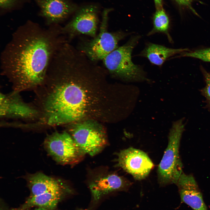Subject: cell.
<instances>
[{
	"instance_id": "cell-5",
	"label": "cell",
	"mask_w": 210,
	"mask_h": 210,
	"mask_svg": "<svg viewBox=\"0 0 210 210\" xmlns=\"http://www.w3.org/2000/svg\"><path fill=\"white\" fill-rule=\"evenodd\" d=\"M111 10L105 9L102 14L99 32L90 39L81 40L77 48L91 61H102L118 48L119 42L129 34L121 31L109 32L107 30L109 13Z\"/></svg>"
},
{
	"instance_id": "cell-13",
	"label": "cell",
	"mask_w": 210,
	"mask_h": 210,
	"mask_svg": "<svg viewBox=\"0 0 210 210\" xmlns=\"http://www.w3.org/2000/svg\"><path fill=\"white\" fill-rule=\"evenodd\" d=\"M176 184L178 188L183 202L194 210H207L202 194L192 175L187 174L183 172Z\"/></svg>"
},
{
	"instance_id": "cell-20",
	"label": "cell",
	"mask_w": 210,
	"mask_h": 210,
	"mask_svg": "<svg viewBox=\"0 0 210 210\" xmlns=\"http://www.w3.org/2000/svg\"><path fill=\"white\" fill-rule=\"evenodd\" d=\"M20 0H0V6L2 9H8L12 7Z\"/></svg>"
},
{
	"instance_id": "cell-3",
	"label": "cell",
	"mask_w": 210,
	"mask_h": 210,
	"mask_svg": "<svg viewBox=\"0 0 210 210\" xmlns=\"http://www.w3.org/2000/svg\"><path fill=\"white\" fill-rule=\"evenodd\" d=\"M141 37L139 35L132 36L125 44L118 47L102 60L106 69L111 75L128 82L148 80L143 68L133 63L132 59L133 50Z\"/></svg>"
},
{
	"instance_id": "cell-7",
	"label": "cell",
	"mask_w": 210,
	"mask_h": 210,
	"mask_svg": "<svg viewBox=\"0 0 210 210\" xmlns=\"http://www.w3.org/2000/svg\"><path fill=\"white\" fill-rule=\"evenodd\" d=\"M44 145L49 155L62 165L76 164L85 154L69 133L66 131L55 132L48 135Z\"/></svg>"
},
{
	"instance_id": "cell-9",
	"label": "cell",
	"mask_w": 210,
	"mask_h": 210,
	"mask_svg": "<svg viewBox=\"0 0 210 210\" xmlns=\"http://www.w3.org/2000/svg\"><path fill=\"white\" fill-rule=\"evenodd\" d=\"M99 9L95 5L85 6L77 9L72 20L62 27V32L68 41L81 34L92 38L97 36Z\"/></svg>"
},
{
	"instance_id": "cell-14",
	"label": "cell",
	"mask_w": 210,
	"mask_h": 210,
	"mask_svg": "<svg viewBox=\"0 0 210 210\" xmlns=\"http://www.w3.org/2000/svg\"><path fill=\"white\" fill-rule=\"evenodd\" d=\"M26 180L30 190V196L48 192H71L68 185L63 180L50 177L42 173L28 175Z\"/></svg>"
},
{
	"instance_id": "cell-22",
	"label": "cell",
	"mask_w": 210,
	"mask_h": 210,
	"mask_svg": "<svg viewBox=\"0 0 210 210\" xmlns=\"http://www.w3.org/2000/svg\"><path fill=\"white\" fill-rule=\"evenodd\" d=\"M155 4L157 6L159 7H161L162 0H154Z\"/></svg>"
},
{
	"instance_id": "cell-21",
	"label": "cell",
	"mask_w": 210,
	"mask_h": 210,
	"mask_svg": "<svg viewBox=\"0 0 210 210\" xmlns=\"http://www.w3.org/2000/svg\"><path fill=\"white\" fill-rule=\"evenodd\" d=\"M192 0H176L180 4L188 7L194 13L197 14L195 11L191 6V3Z\"/></svg>"
},
{
	"instance_id": "cell-19",
	"label": "cell",
	"mask_w": 210,
	"mask_h": 210,
	"mask_svg": "<svg viewBox=\"0 0 210 210\" xmlns=\"http://www.w3.org/2000/svg\"><path fill=\"white\" fill-rule=\"evenodd\" d=\"M206 85L203 90L204 95L210 104V74L203 70Z\"/></svg>"
},
{
	"instance_id": "cell-18",
	"label": "cell",
	"mask_w": 210,
	"mask_h": 210,
	"mask_svg": "<svg viewBox=\"0 0 210 210\" xmlns=\"http://www.w3.org/2000/svg\"><path fill=\"white\" fill-rule=\"evenodd\" d=\"M181 56L195 58L205 62H210V48L186 52L182 53Z\"/></svg>"
},
{
	"instance_id": "cell-1",
	"label": "cell",
	"mask_w": 210,
	"mask_h": 210,
	"mask_svg": "<svg viewBox=\"0 0 210 210\" xmlns=\"http://www.w3.org/2000/svg\"><path fill=\"white\" fill-rule=\"evenodd\" d=\"M100 78L97 66L83 54L67 51L55 55L44 82L34 90L38 125L52 127L82 120L94 103L85 86Z\"/></svg>"
},
{
	"instance_id": "cell-12",
	"label": "cell",
	"mask_w": 210,
	"mask_h": 210,
	"mask_svg": "<svg viewBox=\"0 0 210 210\" xmlns=\"http://www.w3.org/2000/svg\"><path fill=\"white\" fill-rule=\"evenodd\" d=\"M130 182L125 178L114 173L99 174L90 181L89 187L94 201L111 192L128 187Z\"/></svg>"
},
{
	"instance_id": "cell-17",
	"label": "cell",
	"mask_w": 210,
	"mask_h": 210,
	"mask_svg": "<svg viewBox=\"0 0 210 210\" xmlns=\"http://www.w3.org/2000/svg\"><path fill=\"white\" fill-rule=\"evenodd\" d=\"M153 27L147 35L150 36L156 33H160L167 35L169 40L171 38L169 33V20L164 10L162 8L158 9L153 18Z\"/></svg>"
},
{
	"instance_id": "cell-4",
	"label": "cell",
	"mask_w": 210,
	"mask_h": 210,
	"mask_svg": "<svg viewBox=\"0 0 210 210\" xmlns=\"http://www.w3.org/2000/svg\"><path fill=\"white\" fill-rule=\"evenodd\" d=\"M184 128L183 120L181 119L174 122L170 129L168 145L157 170L158 180L161 185L176 184L183 173L179 148Z\"/></svg>"
},
{
	"instance_id": "cell-16",
	"label": "cell",
	"mask_w": 210,
	"mask_h": 210,
	"mask_svg": "<svg viewBox=\"0 0 210 210\" xmlns=\"http://www.w3.org/2000/svg\"><path fill=\"white\" fill-rule=\"evenodd\" d=\"M67 193L65 192H57L30 196L22 206L15 210H27L34 206L54 210L61 199Z\"/></svg>"
},
{
	"instance_id": "cell-11",
	"label": "cell",
	"mask_w": 210,
	"mask_h": 210,
	"mask_svg": "<svg viewBox=\"0 0 210 210\" xmlns=\"http://www.w3.org/2000/svg\"><path fill=\"white\" fill-rule=\"evenodd\" d=\"M40 8V14L49 26L58 24L78 9L67 0H35Z\"/></svg>"
},
{
	"instance_id": "cell-10",
	"label": "cell",
	"mask_w": 210,
	"mask_h": 210,
	"mask_svg": "<svg viewBox=\"0 0 210 210\" xmlns=\"http://www.w3.org/2000/svg\"><path fill=\"white\" fill-rule=\"evenodd\" d=\"M117 162L118 166L138 180L146 177L154 166L146 153L132 147L121 150L118 154Z\"/></svg>"
},
{
	"instance_id": "cell-15",
	"label": "cell",
	"mask_w": 210,
	"mask_h": 210,
	"mask_svg": "<svg viewBox=\"0 0 210 210\" xmlns=\"http://www.w3.org/2000/svg\"><path fill=\"white\" fill-rule=\"evenodd\" d=\"M188 51L189 50L187 48H172L162 45L148 43L138 55L146 57L152 64L161 66L166 60L170 57Z\"/></svg>"
},
{
	"instance_id": "cell-23",
	"label": "cell",
	"mask_w": 210,
	"mask_h": 210,
	"mask_svg": "<svg viewBox=\"0 0 210 210\" xmlns=\"http://www.w3.org/2000/svg\"><path fill=\"white\" fill-rule=\"evenodd\" d=\"M35 210H50V209H46L43 208H39L38 209H37Z\"/></svg>"
},
{
	"instance_id": "cell-6",
	"label": "cell",
	"mask_w": 210,
	"mask_h": 210,
	"mask_svg": "<svg viewBox=\"0 0 210 210\" xmlns=\"http://www.w3.org/2000/svg\"><path fill=\"white\" fill-rule=\"evenodd\" d=\"M69 130V134L85 154L91 156L96 155L107 144L104 128L94 120H85L75 123Z\"/></svg>"
},
{
	"instance_id": "cell-8",
	"label": "cell",
	"mask_w": 210,
	"mask_h": 210,
	"mask_svg": "<svg viewBox=\"0 0 210 210\" xmlns=\"http://www.w3.org/2000/svg\"><path fill=\"white\" fill-rule=\"evenodd\" d=\"M19 93L13 91L0 94L1 118L20 119L27 125L36 123L40 117L38 110L33 103L25 102Z\"/></svg>"
},
{
	"instance_id": "cell-2",
	"label": "cell",
	"mask_w": 210,
	"mask_h": 210,
	"mask_svg": "<svg viewBox=\"0 0 210 210\" xmlns=\"http://www.w3.org/2000/svg\"><path fill=\"white\" fill-rule=\"evenodd\" d=\"M66 37L58 24L42 28L29 21L14 32L0 57L2 75L13 90H34L44 82L50 62Z\"/></svg>"
}]
</instances>
